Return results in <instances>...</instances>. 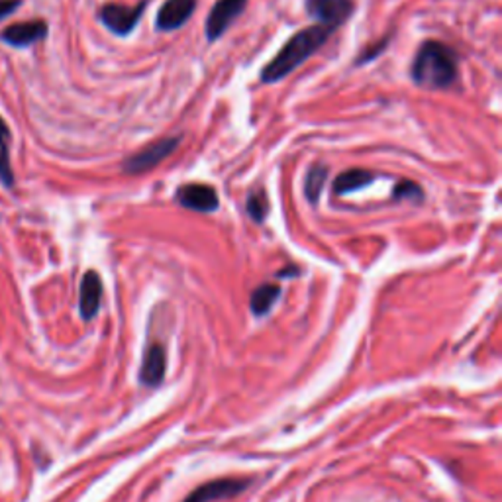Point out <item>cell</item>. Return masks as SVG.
<instances>
[{
    "label": "cell",
    "mask_w": 502,
    "mask_h": 502,
    "mask_svg": "<svg viewBox=\"0 0 502 502\" xmlns=\"http://www.w3.org/2000/svg\"><path fill=\"white\" fill-rule=\"evenodd\" d=\"M333 30L322 26V24H312L288 40L283 50L278 51L271 63H267L261 71V83L265 85H275L283 81L285 77L297 71L300 65L308 61L324 43L330 40Z\"/></svg>",
    "instance_id": "1"
},
{
    "label": "cell",
    "mask_w": 502,
    "mask_h": 502,
    "mask_svg": "<svg viewBox=\"0 0 502 502\" xmlns=\"http://www.w3.org/2000/svg\"><path fill=\"white\" fill-rule=\"evenodd\" d=\"M410 77L420 88L428 91L450 88L457 79V53L442 41H424L412 61Z\"/></svg>",
    "instance_id": "2"
},
{
    "label": "cell",
    "mask_w": 502,
    "mask_h": 502,
    "mask_svg": "<svg viewBox=\"0 0 502 502\" xmlns=\"http://www.w3.org/2000/svg\"><path fill=\"white\" fill-rule=\"evenodd\" d=\"M183 141V136H175V138H163L160 141L151 143V146L140 150L138 153L130 155L128 160H124L122 163V169L130 175H140L146 173L153 167H158L161 161H165L169 155L178 148V143Z\"/></svg>",
    "instance_id": "3"
},
{
    "label": "cell",
    "mask_w": 502,
    "mask_h": 502,
    "mask_svg": "<svg viewBox=\"0 0 502 502\" xmlns=\"http://www.w3.org/2000/svg\"><path fill=\"white\" fill-rule=\"evenodd\" d=\"M150 0H141L136 6H124V5H105L100 8L98 18L103 24L114 33L118 38H126L138 26L140 18L146 13Z\"/></svg>",
    "instance_id": "4"
},
{
    "label": "cell",
    "mask_w": 502,
    "mask_h": 502,
    "mask_svg": "<svg viewBox=\"0 0 502 502\" xmlns=\"http://www.w3.org/2000/svg\"><path fill=\"white\" fill-rule=\"evenodd\" d=\"M305 8L316 24L336 32L350 20L355 5L353 0H305Z\"/></svg>",
    "instance_id": "5"
},
{
    "label": "cell",
    "mask_w": 502,
    "mask_h": 502,
    "mask_svg": "<svg viewBox=\"0 0 502 502\" xmlns=\"http://www.w3.org/2000/svg\"><path fill=\"white\" fill-rule=\"evenodd\" d=\"M248 6V0H216L206 18V40L212 43L220 40L233 20H238Z\"/></svg>",
    "instance_id": "6"
},
{
    "label": "cell",
    "mask_w": 502,
    "mask_h": 502,
    "mask_svg": "<svg viewBox=\"0 0 502 502\" xmlns=\"http://www.w3.org/2000/svg\"><path fill=\"white\" fill-rule=\"evenodd\" d=\"M175 198L181 206L195 212H203V214H210V212L218 210L220 206V200L214 188L203 183H191V185L178 187Z\"/></svg>",
    "instance_id": "7"
},
{
    "label": "cell",
    "mask_w": 502,
    "mask_h": 502,
    "mask_svg": "<svg viewBox=\"0 0 502 502\" xmlns=\"http://www.w3.org/2000/svg\"><path fill=\"white\" fill-rule=\"evenodd\" d=\"M196 0H165L161 5L158 18H155V30L173 32L185 26V22L193 16Z\"/></svg>",
    "instance_id": "8"
},
{
    "label": "cell",
    "mask_w": 502,
    "mask_h": 502,
    "mask_svg": "<svg viewBox=\"0 0 502 502\" xmlns=\"http://www.w3.org/2000/svg\"><path fill=\"white\" fill-rule=\"evenodd\" d=\"M48 36V24L43 20H32L24 24H13L0 32V40L13 48H28Z\"/></svg>",
    "instance_id": "9"
},
{
    "label": "cell",
    "mask_w": 502,
    "mask_h": 502,
    "mask_svg": "<svg viewBox=\"0 0 502 502\" xmlns=\"http://www.w3.org/2000/svg\"><path fill=\"white\" fill-rule=\"evenodd\" d=\"M248 485L250 483L243 481V479H218V481L200 485L183 502H212V500L230 498L233 495L242 493Z\"/></svg>",
    "instance_id": "10"
},
{
    "label": "cell",
    "mask_w": 502,
    "mask_h": 502,
    "mask_svg": "<svg viewBox=\"0 0 502 502\" xmlns=\"http://www.w3.org/2000/svg\"><path fill=\"white\" fill-rule=\"evenodd\" d=\"M100 300H103V281L96 271H87L81 281L79 310L85 320H93L98 315Z\"/></svg>",
    "instance_id": "11"
},
{
    "label": "cell",
    "mask_w": 502,
    "mask_h": 502,
    "mask_svg": "<svg viewBox=\"0 0 502 502\" xmlns=\"http://www.w3.org/2000/svg\"><path fill=\"white\" fill-rule=\"evenodd\" d=\"M165 370H167L165 348L160 343L150 345L146 355H143V363H141V370H140L141 383L148 385V387L160 385L163 381V377H165Z\"/></svg>",
    "instance_id": "12"
},
{
    "label": "cell",
    "mask_w": 502,
    "mask_h": 502,
    "mask_svg": "<svg viewBox=\"0 0 502 502\" xmlns=\"http://www.w3.org/2000/svg\"><path fill=\"white\" fill-rule=\"evenodd\" d=\"M375 181V173L373 171H367V169H348L343 171L336 177V181H333V193L343 196V195H350L355 191H361V188L370 187Z\"/></svg>",
    "instance_id": "13"
},
{
    "label": "cell",
    "mask_w": 502,
    "mask_h": 502,
    "mask_svg": "<svg viewBox=\"0 0 502 502\" xmlns=\"http://www.w3.org/2000/svg\"><path fill=\"white\" fill-rule=\"evenodd\" d=\"M281 297V287L278 285H260L255 291L251 293L250 298V308L255 316H265L267 312L273 308V305Z\"/></svg>",
    "instance_id": "14"
},
{
    "label": "cell",
    "mask_w": 502,
    "mask_h": 502,
    "mask_svg": "<svg viewBox=\"0 0 502 502\" xmlns=\"http://www.w3.org/2000/svg\"><path fill=\"white\" fill-rule=\"evenodd\" d=\"M10 140H13V133H10L6 122L0 118V181L6 188L14 187V173L13 165H10Z\"/></svg>",
    "instance_id": "15"
},
{
    "label": "cell",
    "mask_w": 502,
    "mask_h": 502,
    "mask_svg": "<svg viewBox=\"0 0 502 502\" xmlns=\"http://www.w3.org/2000/svg\"><path fill=\"white\" fill-rule=\"evenodd\" d=\"M328 175H330V169L326 165H312L308 173H306V178H305V195L306 198L310 200L312 205H318V200H320V195H322V188H324L326 181H328Z\"/></svg>",
    "instance_id": "16"
},
{
    "label": "cell",
    "mask_w": 502,
    "mask_h": 502,
    "mask_svg": "<svg viewBox=\"0 0 502 502\" xmlns=\"http://www.w3.org/2000/svg\"><path fill=\"white\" fill-rule=\"evenodd\" d=\"M245 212H248V216L255 224H263L267 212H269V200H267L263 188H255V191L250 193L248 203H245Z\"/></svg>",
    "instance_id": "17"
},
{
    "label": "cell",
    "mask_w": 502,
    "mask_h": 502,
    "mask_svg": "<svg viewBox=\"0 0 502 502\" xmlns=\"http://www.w3.org/2000/svg\"><path fill=\"white\" fill-rule=\"evenodd\" d=\"M393 200H415V203H422L424 191L415 181H400L393 191Z\"/></svg>",
    "instance_id": "18"
},
{
    "label": "cell",
    "mask_w": 502,
    "mask_h": 502,
    "mask_svg": "<svg viewBox=\"0 0 502 502\" xmlns=\"http://www.w3.org/2000/svg\"><path fill=\"white\" fill-rule=\"evenodd\" d=\"M387 46H388V38L381 40V43H379V46H377V43H373V46H371L370 50H365V51L360 53V58H357L355 65H365L367 61H371V59L379 58V53H381Z\"/></svg>",
    "instance_id": "19"
},
{
    "label": "cell",
    "mask_w": 502,
    "mask_h": 502,
    "mask_svg": "<svg viewBox=\"0 0 502 502\" xmlns=\"http://www.w3.org/2000/svg\"><path fill=\"white\" fill-rule=\"evenodd\" d=\"M20 5H22V0H0V20L14 14Z\"/></svg>",
    "instance_id": "20"
},
{
    "label": "cell",
    "mask_w": 502,
    "mask_h": 502,
    "mask_svg": "<svg viewBox=\"0 0 502 502\" xmlns=\"http://www.w3.org/2000/svg\"><path fill=\"white\" fill-rule=\"evenodd\" d=\"M295 275H298V269L297 267H291V269H287V271H278L277 277H295Z\"/></svg>",
    "instance_id": "21"
}]
</instances>
